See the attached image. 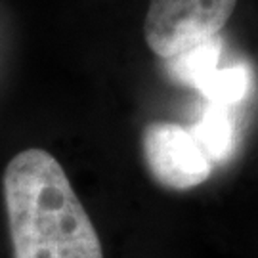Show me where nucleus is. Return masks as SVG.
<instances>
[{"mask_svg":"<svg viewBox=\"0 0 258 258\" xmlns=\"http://www.w3.org/2000/svg\"><path fill=\"white\" fill-rule=\"evenodd\" d=\"M2 189L14 258H103L100 235L52 153L19 151Z\"/></svg>","mask_w":258,"mask_h":258,"instance_id":"obj_1","label":"nucleus"},{"mask_svg":"<svg viewBox=\"0 0 258 258\" xmlns=\"http://www.w3.org/2000/svg\"><path fill=\"white\" fill-rule=\"evenodd\" d=\"M235 6L237 0H149L146 44L166 61L195 42L220 35Z\"/></svg>","mask_w":258,"mask_h":258,"instance_id":"obj_2","label":"nucleus"},{"mask_svg":"<svg viewBox=\"0 0 258 258\" xmlns=\"http://www.w3.org/2000/svg\"><path fill=\"white\" fill-rule=\"evenodd\" d=\"M142 149L151 178L165 189L187 191L212 174V163L191 132L178 122H149L142 132Z\"/></svg>","mask_w":258,"mask_h":258,"instance_id":"obj_3","label":"nucleus"},{"mask_svg":"<svg viewBox=\"0 0 258 258\" xmlns=\"http://www.w3.org/2000/svg\"><path fill=\"white\" fill-rule=\"evenodd\" d=\"M187 130L212 166L224 165L231 159L235 151V120L231 115V107L207 102L201 117Z\"/></svg>","mask_w":258,"mask_h":258,"instance_id":"obj_4","label":"nucleus"},{"mask_svg":"<svg viewBox=\"0 0 258 258\" xmlns=\"http://www.w3.org/2000/svg\"><path fill=\"white\" fill-rule=\"evenodd\" d=\"M222 48L224 40L220 35L205 38L166 59V71L174 83L199 90L201 84L218 69Z\"/></svg>","mask_w":258,"mask_h":258,"instance_id":"obj_5","label":"nucleus"},{"mask_svg":"<svg viewBox=\"0 0 258 258\" xmlns=\"http://www.w3.org/2000/svg\"><path fill=\"white\" fill-rule=\"evenodd\" d=\"M250 86V69L247 65H233L216 69L214 73L201 84L197 92L203 96L209 103H220V105H235L239 103Z\"/></svg>","mask_w":258,"mask_h":258,"instance_id":"obj_6","label":"nucleus"}]
</instances>
